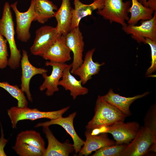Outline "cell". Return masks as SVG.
Returning a JSON list of instances; mask_svg holds the SVG:
<instances>
[{"mask_svg": "<svg viewBox=\"0 0 156 156\" xmlns=\"http://www.w3.org/2000/svg\"><path fill=\"white\" fill-rule=\"evenodd\" d=\"M73 9L70 0H62L60 8L55 12L54 17L57 23L55 28L61 35H66L70 30Z\"/></svg>", "mask_w": 156, "mask_h": 156, "instance_id": "cell-19", "label": "cell"}, {"mask_svg": "<svg viewBox=\"0 0 156 156\" xmlns=\"http://www.w3.org/2000/svg\"><path fill=\"white\" fill-rule=\"evenodd\" d=\"M7 41L0 34V69L6 68L8 65V54Z\"/></svg>", "mask_w": 156, "mask_h": 156, "instance_id": "cell-29", "label": "cell"}, {"mask_svg": "<svg viewBox=\"0 0 156 156\" xmlns=\"http://www.w3.org/2000/svg\"><path fill=\"white\" fill-rule=\"evenodd\" d=\"M131 2L123 0H103L102 7L97 10L96 13L111 24L115 22L122 27L127 25L126 21L129 19L128 10Z\"/></svg>", "mask_w": 156, "mask_h": 156, "instance_id": "cell-4", "label": "cell"}, {"mask_svg": "<svg viewBox=\"0 0 156 156\" xmlns=\"http://www.w3.org/2000/svg\"><path fill=\"white\" fill-rule=\"evenodd\" d=\"M144 126L156 135V106L154 105L148 110L144 119Z\"/></svg>", "mask_w": 156, "mask_h": 156, "instance_id": "cell-28", "label": "cell"}, {"mask_svg": "<svg viewBox=\"0 0 156 156\" xmlns=\"http://www.w3.org/2000/svg\"><path fill=\"white\" fill-rule=\"evenodd\" d=\"M11 8L9 3L6 2L0 19V34L5 38L9 46L10 55L8 59V65L11 69H15L19 66L22 56L14 39V24Z\"/></svg>", "mask_w": 156, "mask_h": 156, "instance_id": "cell-2", "label": "cell"}, {"mask_svg": "<svg viewBox=\"0 0 156 156\" xmlns=\"http://www.w3.org/2000/svg\"><path fill=\"white\" fill-rule=\"evenodd\" d=\"M147 7L156 11V0H148L147 1Z\"/></svg>", "mask_w": 156, "mask_h": 156, "instance_id": "cell-32", "label": "cell"}, {"mask_svg": "<svg viewBox=\"0 0 156 156\" xmlns=\"http://www.w3.org/2000/svg\"><path fill=\"white\" fill-rule=\"evenodd\" d=\"M0 87L6 90L17 100L18 107L27 106L28 102L24 93L17 85H11L7 82H0Z\"/></svg>", "mask_w": 156, "mask_h": 156, "instance_id": "cell-25", "label": "cell"}, {"mask_svg": "<svg viewBox=\"0 0 156 156\" xmlns=\"http://www.w3.org/2000/svg\"><path fill=\"white\" fill-rule=\"evenodd\" d=\"M95 50V48H94L87 52L82 64L72 73L79 77L83 85L91 79L92 76L98 74L100 67L105 64L93 61L92 56Z\"/></svg>", "mask_w": 156, "mask_h": 156, "instance_id": "cell-17", "label": "cell"}, {"mask_svg": "<svg viewBox=\"0 0 156 156\" xmlns=\"http://www.w3.org/2000/svg\"><path fill=\"white\" fill-rule=\"evenodd\" d=\"M68 106L59 110L52 111H42L36 108H31L25 106L19 107L13 106L7 110L13 128H16L18 122L20 120H34L42 118L53 120L62 116L69 109Z\"/></svg>", "mask_w": 156, "mask_h": 156, "instance_id": "cell-3", "label": "cell"}, {"mask_svg": "<svg viewBox=\"0 0 156 156\" xmlns=\"http://www.w3.org/2000/svg\"><path fill=\"white\" fill-rule=\"evenodd\" d=\"M139 25L127 24L122 29L127 34L131 35L132 38L139 43L145 44L146 38L156 42V11L151 19L141 21Z\"/></svg>", "mask_w": 156, "mask_h": 156, "instance_id": "cell-9", "label": "cell"}, {"mask_svg": "<svg viewBox=\"0 0 156 156\" xmlns=\"http://www.w3.org/2000/svg\"><path fill=\"white\" fill-rule=\"evenodd\" d=\"M16 143H24L39 148L44 151L45 143L40 133L33 130L20 132L17 135Z\"/></svg>", "mask_w": 156, "mask_h": 156, "instance_id": "cell-24", "label": "cell"}, {"mask_svg": "<svg viewBox=\"0 0 156 156\" xmlns=\"http://www.w3.org/2000/svg\"><path fill=\"white\" fill-rule=\"evenodd\" d=\"M45 65L47 66H51L52 70L50 75L48 76L47 73H44L42 75L44 80L39 88L41 91L46 89L45 94L49 96H52L54 92L59 91V82L62 77L64 70L68 64L65 63L47 61L45 62Z\"/></svg>", "mask_w": 156, "mask_h": 156, "instance_id": "cell-12", "label": "cell"}, {"mask_svg": "<svg viewBox=\"0 0 156 156\" xmlns=\"http://www.w3.org/2000/svg\"><path fill=\"white\" fill-rule=\"evenodd\" d=\"M71 64L68 65L63 70L62 79L60 80L59 86H61L66 90H69L70 95L73 99L79 96L87 94L88 89L82 85L81 81L77 80L71 74L70 72Z\"/></svg>", "mask_w": 156, "mask_h": 156, "instance_id": "cell-18", "label": "cell"}, {"mask_svg": "<svg viewBox=\"0 0 156 156\" xmlns=\"http://www.w3.org/2000/svg\"><path fill=\"white\" fill-rule=\"evenodd\" d=\"M34 9L36 15L34 21L44 24L54 17V10L57 7L49 0H34Z\"/></svg>", "mask_w": 156, "mask_h": 156, "instance_id": "cell-22", "label": "cell"}, {"mask_svg": "<svg viewBox=\"0 0 156 156\" xmlns=\"http://www.w3.org/2000/svg\"><path fill=\"white\" fill-rule=\"evenodd\" d=\"M73 3L74 8L73 10L71 29L79 27L82 18L91 15L94 10L101 8L103 4V0H94L90 4H84L80 0H74Z\"/></svg>", "mask_w": 156, "mask_h": 156, "instance_id": "cell-21", "label": "cell"}, {"mask_svg": "<svg viewBox=\"0 0 156 156\" xmlns=\"http://www.w3.org/2000/svg\"><path fill=\"white\" fill-rule=\"evenodd\" d=\"M66 35H61L42 55L43 59L52 62L65 63L71 59L70 50L66 45Z\"/></svg>", "mask_w": 156, "mask_h": 156, "instance_id": "cell-15", "label": "cell"}, {"mask_svg": "<svg viewBox=\"0 0 156 156\" xmlns=\"http://www.w3.org/2000/svg\"><path fill=\"white\" fill-rule=\"evenodd\" d=\"M66 45L73 54L70 72L72 73L82 64L85 43L82 33L79 27L70 30L65 36Z\"/></svg>", "mask_w": 156, "mask_h": 156, "instance_id": "cell-10", "label": "cell"}, {"mask_svg": "<svg viewBox=\"0 0 156 156\" xmlns=\"http://www.w3.org/2000/svg\"><path fill=\"white\" fill-rule=\"evenodd\" d=\"M127 144H115L100 148L96 151L92 156H121Z\"/></svg>", "mask_w": 156, "mask_h": 156, "instance_id": "cell-27", "label": "cell"}, {"mask_svg": "<svg viewBox=\"0 0 156 156\" xmlns=\"http://www.w3.org/2000/svg\"><path fill=\"white\" fill-rule=\"evenodd\" d=\"M61 35L55 27L49 25L40 27L36 31L35 39L30 48L31 53L42 57Z\"/></svg>", "mask_w": 156, "mask_h": 156, "instance_id": "cell-7", "label": "cell"}, {"mask_svg": "<svg viewBox=\"0 0 156 156\" xmlns=\"http://www.w3.org/2000/svg\"><path fill=\"white\" fill-rule=\"evenodd\" d=\"M132 5L128 10L131 16L127 21L128 25H135L140 20H149L153 17L155 11L143 5L137 0H131Z\"/></svg>", "mask_w": 156, "mask_h": 156, "instance_id": "cell-23", "label": "cell"}, {"mask_svg": "<svg viewBox=\"0 0 156 156\" xmlns=\"http://www.w3.org/2000/svg\"><path fill=\"white\" fill-rule=\"evenodd\" d=\"M77 114V112L75 111L66 117L62 116L55 119L50 120L49 121L39 122L36 125L35 127H49L54 125H58L63 127L73 139V145L75 149V154L76 155L80 151L85 142L77 135L74 128L73 121Z\"/></svg>", "mask_w": 156, "mask_h": 156, "instance_id": "cell-11", "label": "cell"}, {"mask_svg": "<svg viewBox=\"0 0 156 156\" xmlns=\"http://www.w3.org/2000/svg\"><path fill=\"white\" fill-rule=\"evenodd\" d=\"M154 143L156 144V135L148 128L141 127L134 138L127 144L121 156H143Z\"/></svg>", "mask_w": 156, "mask_h": 156, "instance_id": "cell-5", "label": "cell"}, {"mask_svg": "<svg viewBox=\"0 0 156 156\" xmlns=\"http://www.w3.org/2000/svg\"><path fill=\"white\" fill-rule=\"evenodd\" d=\"M12 148L20 156H44L45 151L24 143H15Z\"/></svg>", "mask_w": 156, "mask_h": 156, "instance_id": "cell-26", "label": "cell"}, {"mask_svg": "<svg viewBox=\"0 0 156 156\" xmlns=\"http://www.w3.org/2000/svg\"><path fill=\"white\" fill-rule=\"evenodd\" d=\"M149 93L147 92L141 94L127 97L115 93L112 89H110L106 94L102 97L105 101L117 108L128 116L132 114L130 110L131 104L136 100L146 96Z\"/></svg>", "mask_w": 156, "mask_h": 156, "instance_id": "cell-20", "label": "cell"}, {"mask_svg": "<svg viewBox=\"0 0 156 156\" xmlns=\"http://www.w3.org/2000/svg\"><path fill=\"white\" fill-rule=\"evenodd\" d=\"M127 117L117 108L105 101L99 95L94 109V114L86 126L87 129L92 130L107 127L124 121Z\"/></svg>", "mask_w": 156, "mask_h": 156, "instance_id": "cell-1", "label": "cell"}, {"mask_svg": "<svg viewBox=\"0 0 156 156\" xmlns=\"http://www.w3.org/2000/svg\"><path fill=\"white\" fill-rule=\"evenodd\" d=\"M17 3V1H16L10 5L15 15L17 38L22 42H26L31 37L30 28L36 17L34 9V0H31L29 8L24 12H20L18 10Z\"/></svg>", "mask_w": 156, "mask_h": 156, "instance_id": "cell-6", "label": "cell"}, {"mask_svg": "<svg viewBox=\"0 0 156 156\" xmlns=\"http://www.w3.org/2000/svg\"><path fill=\"white\" fill-rule=\"evenodd\" d=\"M139 2L145 6L147 7V0H137Z\"/></svg>", "mask_w": 156, "mask_h": 156, "instance_id": "cell-33", "label": "cell"}, {"mask_svg": "<svg viewBox=\"0 0 156 156\" xmlns=\"http://www.w3.org/2000/svg\"><path fill=\"white\" fill-rule=\"evenodd\" d=\"M21 61L22 70L21 89L26 94L28 99L32 102L33 98L29 89L30 81L34 75L37 74L42 75L44 73H47L48 70L33 66L29 60L27 52L24 49L23 50Z\"/></svg>", "mask_w": 156, "mask_h": 156, "instance_id": "cell-13", "label": "cell"}, {"mask_svg": "<svg viewBox=\"0 0 156 156\" xmlns=\"http://www.w3.org/2000/svg\"><path fill=\"white\" fill-rule=\"evenodd\" d=\"M48 126L43 127L48 144L44 156H68L75 151L73 144L67 140L61 143L55 138Z\"/></svg>", "mask_w": 156, "mask_h": 156, "instance_id": "cell-14", "label": "cell"}, {"mask_svg": "<svg viewBox=\"0 0 156 156\" xmlns=\"http://www.w3.org/2000/svg\"><path fill=\"white\" fill-rule=\"evenodd\" d=\"M138 123L124 121L112 125L104 127L103 133L111 134L115 140L116 144H128L134 138L140 128Z\"/></svg>", "mask_w": 156, "mask_h": 156, "instance_id": "cell-8", "label": "cell"}, {"mask_svg": "<svg viewBox=\"0 0 156 156\" xmlns=\"http://www.w3.org/2000/svg\"><path fill=\"white\" fill-rule=\"evenodd\" d=\"M1 136L0 138V156H6L4 148L8 142V140L4 137V134L2 127H1Z\"/></svg>", "mask_w": 156, "mask_h": 156, "instance_id": "cell-31", "label": "cell"}, {"mask_svg": "<svg viewBox=\"0 0 156 156\" xmlns=\"http://www.w3.org/2000/svg\"><path fill=\"white\" fill-rule=\"evenodd\" d=\"M145 44H147L149 45L151 54V65L146 73V76H147L151 74L156 70V42L149 38H146Z\"/></svg>", "mask_w": 156, "mask_h": 156, "instance_id": "cell-30", "label": "cell"}, {"mask_svg": "<svg viewBox=\"0 0 156 156\" xmlns=\"http://www.w3.org/2000/svg\"><path fill=\"white\" fill-rule=\"evenodd\" d=\"M85 135L86 140L83 147L78 153L79 156H87L92 152L103 147L116 144L115 142L110 139L106 133L92 135L91 133V130L86 129Z\"/></svg>", "mask_w": 156, "mask_h": 156, "instance_id": "cell-16", "label": "cell"}]
</instances>
